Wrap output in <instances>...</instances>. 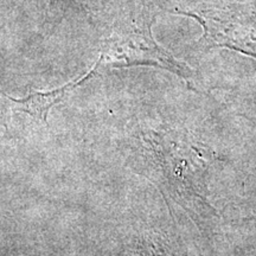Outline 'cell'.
<instances>
[{"instance_id":"cell-2","label":"cell","mask_w":256,"mask_h":256,"mask_svg":"<svg viewBox=\"0 0 256 256\" xmlns=\"http://www.w3.org/2000/svg\"><path fill=\"white\" fill-rule=\"evenodd\" d=\"M177 14L196 19L204 34L202 40L209 46L229 48L256 58V22L235 10L194 8Z\"/></svg>"},{"instance_id":"cell-1","label":"cell","mask_w":256,"mask_h":256,"mask_svg":"<svg viewBox=\"0 0 256 256\" xmlns=\"http://www.w3.org/2000/svg\"><path fill=\"white\" fill-rule=\"evenodd\" d=\"M154 14L150 11L115 22L100 44L98 63L104 68L153 66L174 74L191 86L194 74L186 63L160 46L152 36Z\"/></svg>"},{"instance_id":"cell-3","label":"cell","mask_w":256,"mask_h":256,"mask_svg":"<svg viewBox=\"0 0 256 256\" xmlns=\"http://www.w3.org/2000/svg\"><path fill=\"white\" fill-rule=\"evenodd\" d=\"M100 70V66L95 63L94 66L87 74L80 76V78L74 80V81H70L60 88L48 92L32 90L30 94L23 98H14L10 95H6V98L11 102L12 110L14 112L28 114L37 122L46 124L48 114H49L51 108L66 100L69 94H72L80 86L84 84L86 82L92 80Z\"/></svg>"}]
</instances>
